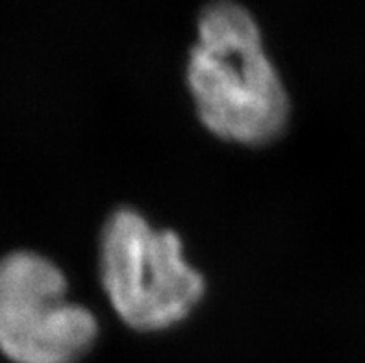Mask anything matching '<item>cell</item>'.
Here are the masks:
<instances>
[{
    "label": "cell",
    "mask_w": 365,
    "mask_h": 363,
    "mask_svg": "<svg viewBox=\"0 0 365 363\" xmlns=\"http://www.w3.org/2000/svg\"><path fill=\"white\" fill-rule=\"evenodd\" d=\"M98 336L88 308L67 300L58 265L30 250L0 260V350L17 363H76Z\"/></svg>",
    "instance_id": "cell-3"
},
{
    "label": "cell",
    "mask_w": 365,
    "mask_h": 363,
    "mask_svg": "<svg viewBox=\"0 0 365 363\" xmlns=\"http://www.w3.org/2000/svg\"><path fill=\"white\" fill-rule=\"evenodd\" d=\"M187 83L200 121L219 138L258 147L286 132L289 95L245 6L213 0L200 9Z\"/></svg>",
    "instance_id": "cell-1"
},
{
    "label": "cell",
    "mask_w": 365,
    "mask_h": 363,
    "mask_svg": "<svg viewBox=\"0 0 365 363\" xmlns=\"http://www.w3.org/2000/svg\"><path fill=\"white\" fill-rule=\"evenodd\" d=\"M101 278L123 321L141 332L184 321L206 290L182 256L178 234L154 230L132 206L115 208L102 226Z\"/></svg>",
    "instance_id": "cell-2"
}]
</instances>
